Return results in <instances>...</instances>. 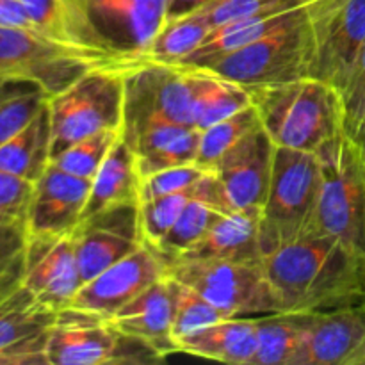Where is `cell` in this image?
<instances>
[{
	"instance_id": "cell-37",
	"label": "cell",
	"mask_w": 365,
	"mask_h": 365,
	"mask_svg": "<svg viewBox=\"0 0 365 365\" xmlns=\"http://www.w3.org/2000/svg\"><path fill=\"white\" fill-rule=\"evenodd\" d=\"M339 96L342 107V128L348 134H353L365 125V43Z\"/></svg>"
},
{
	"instance_id": "cell-10",
	"label": "cell",
	"mask_w": 365,
	"mask_h": 365,
	"mask_svg": "<svg viewBox=\"0 0 365 365\" xmlns=\"http://www.w3.org/2000/svg\"><path fill=\"white\" fill-rule=\"evenodd\" d=\"M123 130L152 120L195 127V71L182 64L141 63L123 71Z\"/></svg>"
},
{
	"instance_id": "cell-46",
	"label": "cell",
	"mask_w": 365,
	"mask_h": 365,
	"mask_svg": "<svg viewBox=\"0 0 365 365\" xmlns=\"http://www.w3.org/2000/svg\"><path fill=\"white\" fill-rule=\"evenodd\" d=\"M307 2H309V0H307Z\"/></svg>"
},
{
	"instance_id": "cell-39",
	"label": "cell",
	"mask_w": 365,
	"mask_h": 365,
	"mask_svg": "<svg viewBox=\"0 0 365 365\" xmlns=\"http://www.w3.org/2000/svg\"><path fill=\"white\" fill-rule=\"evenodd\" d=\"M36 182L0 170V216L27 220Z\"/></svg>"
},
{
	"instance_id": "cell-13",
	"label": "cell",
	"mask_w": 365,
	"mask_h": 365,
	"mask_svg": "<svg viewBox=\"0 0 365 365\" xmlns=\"http://www.w3.org/2000/svg\"><path fill=\"white\" fill-rule=\"evenodd\" d=\"M21 284L38 302L59 312L82 287L73 234L29 235Z\"/></svg>"
},
{
	"instance_id": "cell-30",
	"label": "cell",
	"mask_w": 365,
	"mask_h": 365,
	"mask_svg": "<svg viewBox=\"0 0 365 365\" xmlns=\"http://www.w3.org/2000/svg\"><path fill=\"white\" fill-rule=\"evenodd\" d=\"M46 100L48 95L34 82L0 78V146L20 132Z\"/></svg>"
},
{
	"instance_id": "cell-27",
	"label": "cell",
	"mask_w": 365,
	"mask_h": 365,
	"mask_svg": "<svg viewBox=\"0 0 365 365\" xmlns=\"http://www.w3.org/2000/svg\"><path fill=\"white\" fill-rule=\"evenodd\" d=\"M191 68V66H189ZM195 71V127L198 130L221 120L234 116L252 106L250 91L235 82L221 78L210 71L191 68Z\"/></svg>"
},
{
	"instance_id": "cell-31",
	"label": "cell",
	"mask_w": 365,
	"mask_h": 365,
	"mask_svg": "<svg viewBox=\"0 0 365 365\" xmlns=\"http://www.w3.org/2000/svg\"><path fill=\"white\" fill-rule=\"evenodd\" d=\"M260 121L257 116V110L253 106L239 110L234 116L221 120L210 127L200 130L198 153H196L195 164H198L202 170L212 171L221 157L246 134L257 127Z\"/></svg>"
},
{
	"instance_id": "cell-19",
	"label": "cell",
	"mask_w": 365,
	"mask_h": 365,
	"mask_svg": "<svg viewBox=\"0 0 365 365\" xmlns=\"http://www.w3.org/2000/svg\"><path fill=\"white\" fill-rule=\"evenodd\" d=\"M121 331L106 317L64 309L57 312L48 335V365H106L113 364Z\"/></svg>"
},
{
	"instance_id": "cell-33",
	"label": "cell",
	"mask_w": 365,
	"mask_h": 365,
	"mask_svg": "<svg viewBox=\"0 0 365 365\" xmlns=\"http://www.w3.org/2000/svg\"><path fill=\"white\" fill-rule=\"evenodd\" d=\"M27 239L25 220L0 216V299L21 285Z\"/></svg>"
},
{
	"instance_id": "cell-42",
	"label": "cell",
	"mask_w": 365,
	"mask_h": 365,
	"mask_svg": "<svg viewBox=\"0 0 365 365\" xmlns=\"http://www.w3.org/2000/svg\"><path fill=\"white\" fill-rule=\"evenodd\" d=\"M212 2L214 0H168V21L196 13Z\"/></svg>"
},
{
	"instance_id": "cell-36",
	"label": "cell",
	"mask_w": 365,
	"mask_h": 365,
	"mask_svg": "<svg viewBox=\"0 0 365 365\" xmlns=\"http://www.w3.org/2000/svg\"><path fill=\"white\" fill-rule=\"evenodd\" d=\"M207 171L202 170L198 164H182V166L166 168L157 173L141 178V189H139V203L146 200L160 198V196L178 195V192L191 191L196 187Z\"/></svg>"
},
{
	"instance_id": "cell-2",
	"label": "cell",
	"mask_w": 365,
	"mask_h": 365,
	"mask_svg": "<svg viewBox=\"0 0 365 365\" xmlns=\"http://www.w3.org/2000/svg\"><path fill=\"white\" fill-rule=\"evenodd\" d=\"M68 43L125 71L145 61L168 0H59Z\"/></svg>"
},
{
	"instance_id": "cell-17",
	"label": "cell",
	"mask_w": 365,
	"mask_h": 365,
	"mask_svg": "<svg viewBox=\"0 0 365 365\" xmlns=\"http://www.w3.org/2000/svg\"><path fill=\"white\" fill-rule=\"evenodd\" d=\"M314 32L312 77L341 91L365 43V0H346L327 18L310 21Z\"/></svg>"
},
{
	"instance_id": "cell-9",
	"label": "cell",
	"mask_w": 365,
	"mask_h": 365,
	"mask_svg": "<svg viewBox=\"0 0 365 365\" xmlns=\"http://www.w3.org/2000/svg\"><path fill=\"white\" fill-rule=\"evenodd\" d=\"M96 66L109 64L39 32L0 27V78L34 82L48 98Z\"/></svg>"
},
{
	"instance_id": "cell-15",
	"label": "cell",
	"mask_w": 365,
	"mask_h": 365,
	"mask_svg": "<svg viewBox=\"0 0 365 365\" xmlns=\"http://www.w3.org/2000/svg\"><path fill=\"white\" fill-rule=\"evenodd\" d=\"M365 351V302L305 314L294 365H359Z\"/></svg>"
},
{
	"instance_id": "cell-8",
	"label": "cell",
	"mask_w": 365,
	"mask_h": 365,
	"mask_svg": "<svg viewBox=\"0 0 365 365\" xmlns=\"http://www.w3.org/2000/svg\"><path fill=\"white\" fill-rule=\"evenodd\" d=\"M168 277L195 289L232 317L282 314L262 260H173L168 264Z\"/></svg>"
},
{
	"instance_id": "cell-28",
	"label": "cell",
	"mask_w": 365,
	"mask_h": 365,
	"mask_svg": "<svg viewBox=\"0 0 365 365\" xmlns=\"http://www.w3.org/2000/svg\"><path fill=\"white\" fill-rule=\"evenodd\" d=\"M257 351L252 365H294L305 331V314L255 317Z\"/></svg>"
},
{
	"instance_id": "cell-16",
	"label": "cell",
	"mask_w": 365,
	"mask_h": 365,
	"mask_svg": "<svg viewBox=\"0 0 365 365\" xmlns=\"http://www.w3.org/2000/svg\"><path fill=\"white\" fill-rule=\"evenodd\" d=\"M57 312L24 284L0 299V365H48L46 346Z\"/></svg>"
},
{
	"instance_id": "cell-6",
	"label": "cell",
	"mask_w": 365,
	"mask_h": 365,
	"mask_svg": "<svg viewBox=\"0 0 365 365\" xmlns=\"http://www.w3.org/2000/svg\"><path fill=\"white\" fill-rule=\"evenodd\" d=\"M52 159L81 139L103 130H123V71L96 66L70 88L50 96Z\"/></svg>"
},
{
	"instance_id": "cell-41",
	"label": "cell",
	"mask_w": 365,
	"mask_h": 365,
	"mask_svg": "<svg viewBox=\"0 0 365 365\" xmlns=\"http://www.w3.org/2000/svg\"><path fill=\"white\" fill-rule=\"evenodd\" d=\"M0 27L25 29V31L39 32L34 21L27 14L18 0H0ZM41 34V32H39Z\"/></svg>"
},
{
	"instance_id": "cell-18",
	"label": "cell",
	"mask_w": 365,
	"mask_h": 365,
	"mask_svg": "<svg viewBox=\"0 0 365 365\" xmlns=\"http://www.w3.org/2000/svg\"><path fill=\"white\" fill-rule=\"evenodd\" d=\"M91 180L61 170L53 163L36 180L27 212L29 235L73 234L88 203Z\"/></svg>"
},
{
	"instance_id": "cell-40",
	"label": "cell",
	"mask_w": 365,
	"mask_h": 365,
	"mask_svg": "<svg viewBox=\"0 0 365 365\" xmlns=\"http://www.w3.org/2000/svg\"><path fill=\"white\" fill-rule=\"evenodd\" d=\"M18 2L24 6V9L27 11V14L31 16V20L34 21V25L41 34L57 39V41L64 43V45H70L66 32H64L59 0H18Z\"/></svg>"
},
{
	"instance_id": "cell-21",
	"label": "cell",
	"mask_w": 365,
	"mask_h": 365,
	"mask_svg": "<svg viewBox=\"0 0 365 365\" xmlns=\"http://www.w3.org/2000/svg\"><path fill=\"white\" fill-rule=\"evenodd\" d=\"M123 138L134 152L141 178H145L166 168L195 163L200 130L170 120H152L123 130Z\"/></svg>"
},
{
	"instance_id": "cell-4",
	"label": "cell",
	"mask_w": 365,
	"mask_h": 365,
	"mask_svg": "<svg viewBox=\"0 0 365 365\" xmlns=\"http://www.w3.org/2000/svg\"><path fill=\"white\" fill-rule=\"evenodd\" d=\"M321 189L307 235H328L365 257V159L359 143L344 132L319 150Z\"/></svg>"
},
{
	"instance_id": "cell-34",
	"label": "cell",
	"mask_w": 365,
	"mask_h": 365,
	"mask_svg": "<svg viewBox=\"0 0 365 365\" xmlns=\"http://www.w3.org/2000/svg\"><path fill=\"white\" fill-rule=\"evenodd\" d=\"M171 278V277H170ZM173 291H175V316H173V339L175 342L180 341L185 335L200 330L203 327L217 323L223 319H232L225 310L217 309L216 305L203 298L200 292L187 285L180 284L175 278ZM178 348V346H177Z\"/></svg>"
},
{
	"instance_id": "cell-32",
	"label": "cell",
	"mask_w": 365,
	"mask_h": 365,
	"mask_svg": "<svg viewBox=\"0 0 365 365\" xmlns=\"http://www.w3.org/2000/svg\"><path fill=\"white\" fill-rule=\"evenodd\" d=\"M123 130H103L81 139L53 157L50 163L77 177L93 180Z\"/></svg>"
},
{
	"instance_id": "cell-26",
	"label": "cell",
	"mask_w": 365,
	"mask_h": 365,
	"mask_svg": "<svg viewBox=\"0 0 365 365\" xmlns=\"http://www.w3.org/2000/svg\"><path fill=\"white\" fill-rule=\"evenodd\" d=\"M48 102V100H46ZM52 160L48 106L0 146V170L36 182Z\"/></svg>"
},
{
	"instance_id": "cell-22",
	"label": "cell",
	"mask_w": 365,
	"mask_h": 365,
	"mask_svg": "<svg viewBox=\"0 0 365 365\" xmlns=\"http://www.w3.org/2000/svg\"><path fill=\"white\" fill-rule=\"evenodd\" d=\"M259 212L230 210L217 216L202 239L177 260H262Z\"/></svg>"
},
{
	"instance_id": "cell-35",
	"label": "cell",
	"mask_w": 365,
	"mask_h": 365,
	"mask_svg": "<svg viewBox=\"0 0 365 365\" xmlns=\"http://www.w3.org/2000/svg\"><path fill=\"white\" fill-rule=\"evenodd\" d=\"M192 196L195 189L139 203V227H141L143 242L155 248L173 227Z\"/></svg>"
},
{
	"instance_id": "cell-24",
	"label": "cell",
	"mask_w": 365,
	"mask_h": 365,
	"mask_svg": "<svg viewBox=\"0 0 365 365\" xmlns=\"http://www.w3.org/2000/svg\"><path fill=\"white\" fill-rule=\"evenodd\" d=\"M178 353L223 364L252 365L257 351L255 317H232L203 327L177 342Z\"/></svg>"
},
{
	"instance_id": "cell-44",
	"label": "cell",
	"mask_w": 365,
	"mask_h": 365,
	"mask_svg": "<svg viewBox=\"0 0 365 365\" xmlns=\"http://www.w3.org/2000/svg\"><path fill=\"white\" fill-rule=\"evenodd\" d=\"M349 135H351V138L355 139L356 143H359L360 150H362V153H364V159H365V125H364V127H360L359 130L353 132V134H349Z\"/></svg>"
},
{
	"instance_id": "cell-7",
	"label": "cell",
	"mask_w": 365,
	"mask_h": 365,
	"mask_svg": "<svg viewBox=\"0 0 365 365\" xmlns=\"http://www.w3.org/2000/svg\"><path fill=\"white\" fill-rule=\"evenodd\" d=\"M314 32L309 14L252 45L196 66L246 89L312 77Z\"/></svg>"
},
{
	"instance_id": "cell-5",
	"label": "cell",
	"mask_w": 365,
	"mask_h": 365,
	"mask_svg": "<svg viewBox=\"0 0 365 365\" xmlns=\"http://www.w3.org/2000/svg\"><path fill=\"white\" fill-rule=\"evenodd\" d=\"M319 189L321 164L317 153L277 146L269 191L259 221L262 259L309 234Z\"/></svg>"
},
{
	"instance_id": "cell-45",
	"label": "cell",
	"mask_w": 365,
	"mask_h": 365,
	"mask_svg": "<svg viewBox=\"0 0 365 365\" xmlns=\"http://www.w3.org/2000/svg\"><path fill=\"white\" fill-rule=\"evenodd\" d=\"M359 365H365V351H364L362 359H360V362H359Z\"/></svg>"
},
{
	"instance_id": "cell-38",
	"label": "cell",
	"mask_w": 365,
	"mask_h": 365,
	"mask_svg": "<svg viewBox=\"0 0 365 365\" xmlns=\"http://www.w3.org/2000/svg\"><path fill=\"white\" fill-rule=\"evenodd\" d=\"M305 4L307 0H214L202 11L207 14L214 29L217 25L253 16V14L289 9V7L305 6Z\"/></svg>"
},
{
	"instance_id": "cell-25",
	"label": "cell",
	"mask_w": 365,
	"mask_h": 365,
	"mask_svg": "<svg viewBox=\"0 0 365 365\" xmlns=\"http://www.w3.org/2000/svg\"><path fill=\"white\" fill-rule=\"evenodd\" d=\"M139 189H141V173H139L138 160L130 145L121 134L100 166L98 173L91 180V191L82 220L121 203H139Z\"/></svg>"
},
{
	"instance_id": "cell-11",
	"label": "cell",
	"mask_w": 365,
	"mask_h": 365,
	"mask_svg": "<svg viewBox=\"0 0 365 365\" xmlns=\"http://www.w3.org/2000/svg\"><path fill=\"white\" fill-rule=\"evenodd\" d=\"M166 273V259L152 246L141 245L130 255L84 282L71 299L70 309L109 319Z\"/></svg>"
},
{
	"instance_id": "cell-12",
	"label": "cell",
	"mask_w": 365,
	"mask_h": 365,
	"mask_svg": "<svg viewBox=\"0 0 365 365\" xmlns=\"http://www.w3.org/2000/svg\"><path fill=\"white\" fill-rule=\"evenodd\" d=\"M73 241L82 282L91 280L145 245L139 203H121L88 216L75 228Z\"/></svg>"
},
{
	"instance_id": "cell-29",
	"label": "cell",
	"mask_w": 365,
	"mask_h": 365,
	"mask_svg": "<svg viewBox=\"0 0 365 365\" xmlns=\"http://www.w3.org/2000/svg\"><path fill=\"white\" fill-rule=\"evenodd\" d=\"M210 31L212 24L202 9L178 20L166 21L150 45L143 63H180L205 41Z\"/></svg>"
},
{
	"instance_id": "cell-23",
	"label": "cell",
	"mask_w": 365,
	"mask_h": 365,
	"mask_svg": "<svg viewBox=\"0 0 365 365\" xmlns=\"http://www.w3.org/2000/svg\"><path fill=\"white\" fill-rule=\"evenodd\" d=\"M307 14H309L307 13V6H296L289 7V9L267 11V13L253 14V16L217 25L209 32L205 41L195 52L189 53L185 59H182L177 64L191 68L202 66V64L217 59L225 53H230L234 50L242 48V46L252 45L253 41L278 31V29L299 21Z\"/></svg>"
},
{
	"instance_id": "cell-3",
	"label": "cell",
	"mask_w": 365,
	"mask_h": 365,
	"mask_svg": "<svg viewBox=\"0 0 365 365\" xmlns=\"http://www.w3.org/2000/svg\"><path fill=\"white\" fill-rule=\"evenodd\" d=\"M248 91L274 146L317 152L342 130L339 91L319 78L303 77Z\"/></svg>"
},
{
	"instance_id": "cell-43",
	"label": "cell",
	"mask_w": 365,
	"mask_h": 365,
	"mask_svg": "<svg viewBox=\"0 0 365 365\" xmlns=\"http://www.w3.org/2000/svg\"><path fill=\"white\" fill-rule=\"evenodd\" d=\"M344 2L346 0H309V2L305 4L307 13H309V20L310 21L323 20V18H327L328 14L337 11Z\"/></svg>"
},
{
	"instance_id": "cell-20",
	"label": "cell",
	"mask_w": 365,
	"mask_h": 365,
	"mask_svg": "<svg viewBox=\"0 0 365 365\" xmlns=\"http://www.w3.org/2000/svg\"><path fill=\"white\" fill-rule=\"evenodd\" d=\"M175 291L173 280L163 277L109 317L121 334L145 341L160 356L178 353L173 339Z\"/></svg>"
},
{
	"instance_id": "cell-14",
	"label": "cell",
	"mask_w": 365,
	"mask_h": 365,
	"mask_svg": "<svg viewBox=\"0 0 365 365\" xmlns=\"http://www.w3.org/2000/svg\"><path fill=\"white\" fill-rule=\"evenodd\" d=\"M274 150L277 146L259 123L221 157L212 173L232 209L260 214L269 191Z\"/></svg>"
},
{
	"instance_id": "cell-1",
	"label": "cell",
	"mask_w": 365,
	"mask_h": 365,
	"mask_svg": "<svg viewBox=\"0 0 365 365\" xmlns=\"http://www.w3.org/2000/svg\"><path fill=\"white\" fill-rule=\"evenodd\" d=\"M262 266L282 312L365 302V257L328 235H303L264 257Z\"/></svg>"
}]
</instances>
